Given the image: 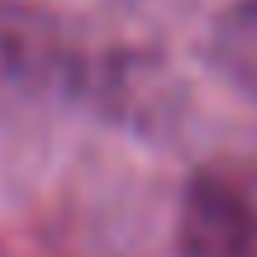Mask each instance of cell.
<instances>
[{
	"label": "cell",
	"mask_w": 257,
	"mask_h": 257,
	"mask_svg": "<svg viewBox=\"0 0 257 257\" xmlns=\"http://www.w3.org/2000/svg\"><path fill=\"white\" fill-rule=\"evenodd\" d=\"M210 62L233 91L257 100V0H238L214 19Z\"/></svg>",
	"instance_id": "obj_2"
},
{
	"label": "cell",
	"mask_w": 257,
	"mask_h": 257,
	"mask_svg": "<svg viewBox=\"0 0 257 257\" xmlns=\"http://www.w3.org/2000/svg\"><path fill=\"white\" fill-rule=\"evenodd\" d=\"M181 257H257V210L252 200L214 172H195L181 191L176 214Z\"/></svg>",
	"instance_id": "obj_1"
}]
</instances>
